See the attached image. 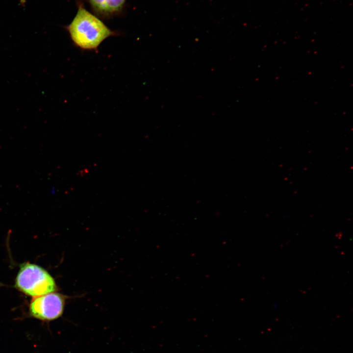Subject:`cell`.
<instances>
[{
    "instance_id": "obj_1",
    "label": "cell",
    "mask_w": 353,
    "mask_h": 353,
    "mask_svg": "<svg viewBox=\"0 0 353 353\" xmlns=\"http://www.w3.org/2000/svg\"><path fill=\"white\" fill-rule=\"evenodd\" d=\"M65 28L74 45L87 50H98L105 39L117 34L86 9L81 2L78 3L75 17Z\"/></svg>"
},
{
    "instance_id": "obj_2",
    "label": "cell",
    "mask_w": 353,
    "mask_h": 353,
    "mask_svg": "<svg viewBox=\"0 0 353 353\" xmlns=\"http://www.w3.org/2000/svg\"><path fill=\"white\" fill-rule=\"evenodd\" d=\"M15 286L25 294L36 297L54 292L57 286L53 278L41 266L25 262L20 265Z\"/></svg>"
},
{
    "instance_id": "obj_3",
    "label": "cell",
    "mask_w": 353,
    "mask_h": 353,
    "mask_svg": "<svg viewBox=\"0 0 353 353\" xmlns=\"http://www.w3.org/2000/svg\"><path fill=\"white\" fill-rule=\"evenodd\" d=\"M65 299L64 296L54 292L34 297L29 306V314L42 321L54 320L62 315Z\"/></svg>"
},
{
    "instance_id": "obj_4",
    "label": "cell",
    "mask_w": 353,
    "mask_h": 353,
    "mask_svg": "<svg viewBox=\"0 0 353 353\" xmlns=\"http://www.w3.org/2000/svg\"><path fill=\"white\" fill-rule=\"evenodd\" d=\"M93 11L103 17H110L121 12L126 0H88Z\"/></svg>"
}]
</instances>
